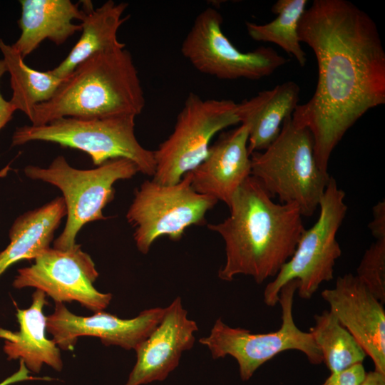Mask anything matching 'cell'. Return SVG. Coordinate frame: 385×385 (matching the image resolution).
I'll return each instance as SVG.
<instances>
[{
  "label": "cell",
  "mask_w": 385,
  "mask_h": 385,
  "mask_svg": "<svg viewBox=\"0 0 385 385\" xmlns=\"http://www.w3.org/2000/svg\"><path fill=\"white\" fill-rule=\"evenodd\" d=\"M300 42L318 68L314 93L298 105L293 121L311 133L319 169L368 111L385 103V51L371 17L346 0H314L299 23Z\"/></svg>",
  "instance_id": "cell-1"
},
{
  "label": "cell",
  "mask_w": 385,
  "mask_h": 385,
  "mask_svg": "<svg viewBox=\"0 0 385 385\" xmlns=\"http://www.w3.org/2000/svg\"><path fill=\"white\" fill-rule=\"evenodd\" d=\"M228 207L229 217L207 225L225 242V262L219 278L229 282L243 274L261 284L274 277L305 230L299 208L274 202L252 175L237 189Z\"/></svg>",
  "instance_id": "cell-2"
},
{
  "label": "cell",
  "mask_w": 385,
  "mask_h": 385,
  "mask_svg": "<svg viewBox=\"0 0 385 385\" xmlns=\"http://www.w3.org/2000/svg\"><path fill=\"white\" fill-rule=\"evenodd\" d=\"M145 104L138 70L125 47L98 52L79 63L29 118L38 126L61 118L137 116Z\"/></svg>",
  "instance_id": "cell-3"
},
{
  "label": "cell",
  "mask_w": 385,
  "mask_h": 385,
  "mask_svg": "<svg viewBox=\"0 0 385 385\" xmlns=\"http://www.w3.org/2000/svg\"><path fill=\"white\" fill-rule=\"evenodd\" d=\"M251 175L280 203L294 204L302 216H312L329 183V173L317 165L313 138L292 115L282 123L280 133L265 150L250 154Z\"/></svg>",
  "instance_id": "cell-4"
},
{
  "label": "cell",
  "mask_w": 385,
  "mask_h": 385,
  "mask_svg": "<svg viewBox=\"0 0 385 385\" xmlns=\"http://www.w3.org/2000/svg\"><path fill=\"white\" fill-rule=\"evenodd\" d=\"M24 171L28 178L53 185L62 192L66 222L53 247L67 250L76 244V237L86 224L106 219L103 209L114 197V183L132 178L139 170L127 158L112 159L96 168L81 170L58 155L47 168L28 165Z\"/></svg>",
  "instance_id": "cell-5"
},
{
  "label": "cell",
  "mask_w": 385,
  "mask_h": 385,
  "mask_svg": "<svg viewBox=\"0 0 385 385\" xmlns=\"http://www.w3.org/2000/svg\"><path fill=\"white\" fill-rule=\"evenodd\" d=\"M135 115L81 119L61 118L43 125L17 128L12 146L31 141H46L88 154L95 165L115 158L133 161L139 172L153 176L155 172L153 151L143 147L135 134Z\"/></svg>",
  "instance_id": "cell-6"
},
{
  "label": "cell",
  "mask_w": 385,
  "mask_h": 385,
  "mask_svg": "<svg viewBox=\"0 0 385 385\" xmlns=\"http://www.w3.org/2000/svg\"><path fill=\"white\" fill-rule=\"evenodd\" d=\"M344 197V192L330 177L319 204L317 222L304 230L292 256L265 288L264 302L267 306L278 304L282 287L291 280L299 281L298 295L308 299L322 282L333 279L336 261L342 255L337 234L347 211Z\"/></svg>",
  "instance_id": "cell-7"
},
{
  "label": "cell",
  "mask_w": 385,
  "mask_h": 385,
  "mask_svg": "<svg viewBox=\"0 0 385 385\" xmlns=\"http://www.w3.org/2000/svg\"><path fill=\"white\" fill-rule=\"evenodd\" d=\"M299 281L293 279L284 284L279 294L282 309V324L277 331L253 334L242 328H233L217 319L207 337L199 342L210 351L214 359L230 355L235 358L243 381L250 379L255 371L278 354L297 350L315 365L322 362L321 352L312 334L297 327L293 317L294 296Z\"/></svg>",
  "instance_id": "cell-8"
},
{
  "label": "cell",
  "mask_w": 385,
  "mask_h": 385,
  "mask_svg": "<svg viewBox=\"0 0 385 385\" xmlns=\"http://www.w3.org/2000/svg\"><path fill=\"white\" fill-rule=\"evenodd\" d=\"M237 103L227 99H202L190 93L169 137L153 151V180L161 185L178 183L205 158L212 138L239 123Z\"/></svg>",
  "instance_id": "cell-9"
},
{
  "label": "cell",
  "mask_w": 385,
  "mask_h": 385,
  "mask_svg": "<svg viewBox=\"0 0 385 385\" xmlns=\"http://www.w3.org/2000/svg\"><path fill=\"white\" fill-rule=\"evenodd\" d=\"M217 202L193 190L189 173L173 185L144 181L135 190L126 214L128 222L135 228L133 238L138 250L147 254L163 235L173 241L180 240L188 227L206 222V213Z\"/></svg>",
  "instance_id": "cell-10"
},
{
  "label": "cell",
  "mask_w": 385,
  "mask_h": 385,
  "mask_svg": "<svg viewBox=\"0 0 385 385\" xmlns=\"http://www.w3.org/2000/svg\"><path fill=\"white\" fill-rule=\"evenodd\" d=\"M222 24L221 14L208 7L196 16L182 43L183 56L199 72L224 80H259L287 63L272 47L240 51L225 35Z\"/></svg>",
  "instance_id": "cell-11"
},
{
  "label": "cell",
  "mask_w": 385,
  "mask_h": 385,
  "mask_svg": "<svg viewBox=\"0 0 385 385\" xmlns=\"http://www.w3.org/2000/svg\"><path fill=\"white\" fill-rule=\"evenodd\" d=\"M98 272L91 257L81 245L67 250L48 248L29 267L18 270L13 282L16 289L34 287L43 291L55 302H78L94 312L103 311L112 294L98 291L93 282Z\"/></svg>",
  "instance_id": "cell-12"
},
{
  "label": "cell",
  "mask_w": 385,
  "mask_h": 385,
  "mask_svg": "<svg viewBox=\"0 0 385 385\" xmlns=\"http://www.w3.org/2000/svg\"><path fill=\"white\" fill-rule=\"evenodd\" d=\"M165 308L145 309L132 319H121L103 311L90 317L71 312L63 303L56 302L53 312L46 317V331L59 349L73 350L80 337H95L106 345L135 349L160 322Z\"/></svg>",
  "instance_id": "cell-13"
},
{
  "label": "cell",
  "mask_w": 385,
  "mask_h": 385,
  "mask_svg": "<svg viewBox=\"0 0 385 385\" xmlns=\"http://www.w3.org/2000/svg\"><path fill=\"white\" fill-rule=\"evenodd\" d=\"M330 311L372 359L375 371L385 374V311L351 273L337 277L332 289L321 293Z\"/></svg>",
  "instance_id": "cell-14"
},
{
  "label": "cell",
  "mask_w": 385,
  "mask_h": 385,
  "mask_svg": "<svg viewBox=\"0 0 385 385\" xmlns=\"http://www.w3.org/2000/svg\"><path fill=\"white\" fill-rule=\"evenodd\" d=\"M197 330L196 322L188 317L180 297H176L165 308L158 325L135 349L137 360L124 385L165 379L179 364L183 352L192 347Z\"/></svg>",
  "instance_id": "cell-15"
},
{
  "label": "cell",
  "mask_w": 385,
  "mask_h": 385,
  "mask_svg": "<svg viewBox=\"0 0 385 385\" xmlns=\"http://www.w3.org/2000/svg\"><path fill=\"white\" fill-rule=\"evenodd\" d=\"M247 145L248 130L242 124L222 133L201 163L189 172L193 190L229 207L237 189L251 175Z\"/></svg>",
  "instance_id": "cell-16"
},
{
  "label": "cell",
  "mask_w": 385,
  "mask_h": 385,
  "mask_svg": "<svg viewBox=\"0 0 385 385\" xmlns=\"http://www.w3.org/2000/svg\"><path fill=\"white\" fill-rule=\"evenodd\" d=\"M46 294L36 289L32 295L31 305L26 309H16L19 325L17 332L0 327V338L4 340V351L8 360H22L29 371L38 374L43 364L57 371L63 369L60 349L46 338V317L43 307Z\"/></svg>",
  "instance_id": "cell-17"
},
{
  "label": "cell",
  "mask_w": 385,
  "mask_h": 385,
  "mask_svg": "<svg viewBox=\"0 0 385 385\" xmlns=\"http://www.w3.org/2000/svg\"><path fill=\"white\" fill-rule=\"evenodd\" d=\"M300 88L292 81L237 103L239 123L248 130V152L262 151L279 135L284 119L298 106Z\"/></svg>",
  "instance_id": "cell-18"
},
{
  "label": "cell",
  "mask_w": 385,
  "mask_h": 385,
  "mask_svg": "<svg viewBox=\"0 0 385 385\" xmlns=\"http://www.w3.org/2000/svg\"><path fill=\"white\" fill-rule=\"evenodd\" d=\"M19 2L21 15L19 26L21 32L12 46L23 58L46 39L61 45L76 31H81V24L72 22L73 19L81 21L84 16L79 3L70 0H21Z\"/></svg>",
  "instance_id": "cell-19"
},
{
  "label": "cell",
  "mask_w": 385,
  "mask_h": 385,
  "mask_svg": "<svg viewBox=\"0 0 385 385\" xmlns=\"http://www.w3.org/2000/svg\"><path fill=\"white\" fill-rule=\"evenodd\" d=\"M128 4L108 0L93 9L91 1H83L84 16L81 20V35L68 56L51 73L59 78H66L76 67L95 53L125 48L118 39V32L128 19L123 17Z\"/></svg>",
  "instance_id": "cell-20"
},
{
  "label": "cell",
  "mask_w": 385,
  "mask_h": 385,
  "mask_svg": "<svg viewBox=\"0 0 385 385\" xmlns=\"http://www.w3.org/2000/svg\"><path fill=\"white\" fill-rule=\"evenodd\" d=\"M66 215L63 197L19 216L9 230L10 242L0 252V276L13 264L35 259L50 247L55 231Z\"/></svg>",
  "instance_id": "cell-21"
},
{
  "label": "cell",
  "mask_w": 385,
  "mask_h": 385,
  "mask_svg": "<svg viewBox=\"0 0 385 385\" xmlns=\"http://www.w3.org/2000/svg\"><path fill=\"white\" fill-rule=\"evenodd\" d=\"M0 51L6 71L10 74L12 96L9 101L16 111L20 110L28 118L34 107L49 101L63 81L50 70L39 71L28 66L21 55L0 39Z\"/></svg>",
  "instance_id": "cell-22"
},
{
  "label": "cell",
  "mask_w": 385,
  "mask_h": 385,
  "mask_svg": "<svg viewBox=\"0 0 385 385\" xmlns=\"http://www.w3.org/2000/svg\"><path fill=\"white\" fill-rule=\"evenodd\" d=\"M310 333L331 373L362 364L366 354L330 310L315 314Z\"/></svg>",
  "instance_id": "cell-23"
},
{
  "label": "cell",
  "mask_w": 385,
  "mask_h": 385,
  "mask_svg": "<svg viewBox=\"0 0 385 385\" xmlns=\"http://www.w3.org/2000/svg\"><path fill=\"white\" fill-rule=\"evenodd\" d=\"M307 4V0H278L271 9L277 14L272 21L265 24L245 23L248 35L255 41L277 45L293 56L300 66H304L306 53L299 39L298 26Z\"/></svg>",
  "instance_id": "cell-24"
},
{
  "label": "cell",
  "mask_w": 385,
  "mask_h": 385,
  "mask_svg": "<svg viewBox=\"0 0 385 385\" xmlns=\"http://www.w3.org/2000/svg\"><path fill=\"white\" fill-rule=\"evenodd\" d=\"M356 276L378 300L385 303V238L376 240L365 251Z\"/></svg>",
  "instance_id": "cell-25"
},
{
  "label": "cell",
  "mask_w": 385,
  "mask_h": 385,
  "mask_svg": "<svg viewBox=\"0 0 385 385\" xmlns=\"http://www.w3.org/2000/svg\"><path fill=\"white\" fill-rule=\"evenodd\" d=\"M366 374L363 364H357L342 371L331 373L322 385H360Z\"/></svg>",
  "instance_id": "cell-26"
},
{
  "label": "cell",
  "mask_w": 385,
  "mask_h": 385,
  "mask_svg": "<svg viewBox=\"0 0 385 385\" xmlns=\"http://www.w3.org/2000/svg\"><path fill=\"white\" fill-rule=\"evenodd\" d=\"M373 220L369 225L371 234L376 240L385 238V203L378 202L373 207Z\"/></svg>",
  "instance_id": "cell-27"
},
{
  "label": "cell",
  "mask_w": 385,
  "mask_h": 385,
  "mask_svg": "<svg viewBox=\"0 0 385 385\" xmlns=\"http://www.w3.org/2000/svg\"><path fill=\"white\" fill-rule=\"evenodd\" d=\"M19 363L20 365L19 369L15 373L1 381L0 385H11L25 381L43 380L50 381L55 380L53 378L49 376L36 377L30 376V371L25 366L24 362L22 360H19Z\"/></svg>",
  "instance_id": "cell-28"
},
{
  "label": "cell",
  "mask_w": 385,
  "mask_h": 385,
  "mask_svg": "<svg viewBox=\"0 0 385 385\" xmlns=\"http://www.w3.org/2000/svg\"><path fill=\"white\" fill-rule=\"evenodd\" d=\"M6 71L4 63L0 60V79ZM15 111L10 101L5 100L0 93V130L10 121Z\"/></svg>",
  "instance_id": "cell-29"
},
{
  "label": "cell",
  "mask_w": 385,
  "mask_h": 385,
  "mask_svg": "<svg viewBox=\"0 0 385 385\" xmlns=\"http://www.w3.org/2000/svg\"><path fill=\"white\" fill-rule=\"evenodd\" d=\"M360 385H385V374L375 370L366 372Z\"/></svg>",
  "instance_id": "cell-30"
},
{
  "label": "cell",
  "mask_w": 385,
  "mask_h": 385,
  "mask_svg": "<svg viewBox=\"0 0 385 385\" xmlns=\"http://www.w3.org/2000/svg\"><path fill=\"white\" fill-rule=\"evenodd\" d=\"M10 170V165H7L2 170H0V178L4 177Z\"/></svg>",
  "instance_id": "cell-31"
}]
</instances>
